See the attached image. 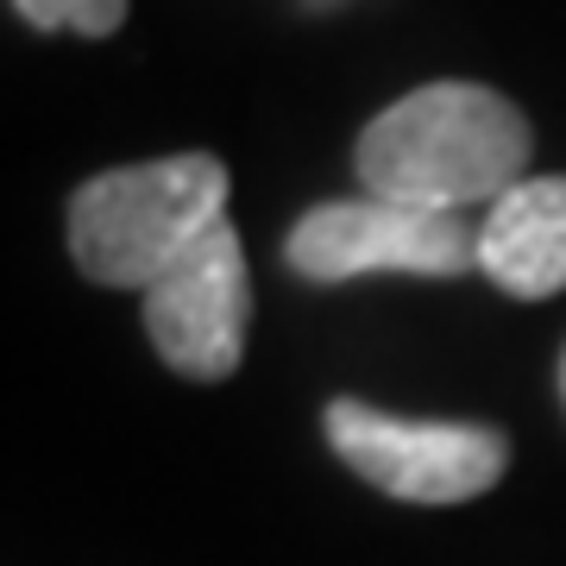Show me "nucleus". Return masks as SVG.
Here are the masks:
<instances>
[{
	"label": "nucleus",
	"mask_w": 566,
	"mask_h": 566,
	"mask_svg": "<svg viewBox=\"0 0 566 566\" xmlns=\"http://www.w3.org/2000/svg\"><path fill=\"white\" fill-rule=\"evenodd\" d=\"M560 403H566V353H560Z\"/></svg>",
	"instance_id": "8"
},
{
	"label": "nucleus",
	"mask_w": 566,
	"mask_h": 566,
	"mask_svg": "<svg viewBox=\"0 0 566 566\" xmlns=\"http://www.w3.org/2000/svg\"><path fill=\"white\" fill-rule=\"evenodd\" d=\"M245 327H252V271L233 221H221L145 290V334L177 378L221 385L245 359Z\"/></svg>",
	"instance_id": "5"
},
{
	"label": "nucleus",
	"mask_w": 566,
	"mask_h": 566,
	"mask_svg": "<svg viewBox=\"0 0 566 566\" xmlns=\"http://www.w3.org/2000/svg\"><path fill=\"white\" fill-rule=\"evenodd\" d=\"M13 13H20L32 32H51V13H57V0H13Z\"/></svg>",
	"instance_id": "7"
},
{
	"label": "nucleus",
	"mask_w": 566,
	"mask_h": 566,
	"mask_svg": "<svg viewBox=\"0 0 566 566\" xmlns=\"http://www.w3.org/2000/svg\"><path fill=\"white\" fill-rule=\"evenodd\" d=\"M322 434L365 485L428 510L472 504L510 472V434L491 422H409L359 397H334Z\"/></svg>",
	"instance_id": "3"
},
{
	"label": "nucleus",
	"mask_w": 566,
	"mask_h": 566,
	"mask_svg": "<svg viewBox=\"0 0 566 566\" xmlns=\"http://www.w3.org/2000/svg\"><path fill=\"white\" fill-rule=\"evenodd\" d=\"M227 221V164L214 151H177L120 164L70 196V259L102 290H151L170 264Z\"/></svg>",
	"instance_id": "2"
},
{
	"label": "nucleus",
	"mask_w": 566,
	"mask_h": 566,
	"mask_svg": "<svg viewBox=\"0 0 566 566\" xmlns=\"http://www.w3.org/2000/svg\"><path fill=\"white\" fill-rule=\"evenodd\" d=\"M479 271L504 296L542 303L566 290V177H523L479 221Z\"/></svg>",
	"instance_id": "6"
},
{
	"label": "nucleus",
	"mask_w": 566,
	"mask_h": 566,
	"mask_svg": "<svg viewBox=\"0 0 566 566\" xmlns=\"http://www.w3.org/2000/svg\"><path fill=\"white\" fill-rule=\"evenodd\" d=\"M535 126L485 82H428L359 133L353 170L365 196L409 208H479L528 177Z\"/></svg>",
	"instance_id": "1"
},
{
	"label": "nucleus",
	"mask_w": 566,
	"mask_h": 566,
	"mask_svg": "<svg viewBox=\"0 0 566 566\" xmlns=\"http://www.w3.org/2000/svg\"><path fill=\"white\" fill-rule=\"evenodd\" d=\"M290 271L308 283H346L371 271H409V277H460L479 264V227L460 208H409L385 196L359 202H322L283 240Z\"/></svg>",
	"instance_id": "4"
}]
</instances>
